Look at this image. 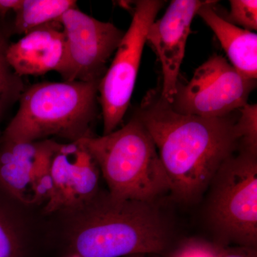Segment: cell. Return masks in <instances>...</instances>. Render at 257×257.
I'll list each match as a JSON object with an SVG mask.
<instances>
[{
    "mask_svg": "<svg viewBox=\"0 0 257 257\" xmlns=\"http://www.w3.org/2000/svg\"><path fill=\"white\" fill-rule=\"evenodd\" d=\"M236 111L220 117L181 114L159 89L144 98L135 114L153 140L170 192L179 200H197L221 165L239 150Z\"/></svg>",
    "mask_w": 257,
    "mask_h": 257,
    "instance_id": "obj_1",
    "label": "cell"
},
{
    "mask_svg": "<svg viewBox=\"0 0 257 257\" xmlns=\"http://www.w3.org/2000/svg\"><path fill=\"white\" fill-rule=\"evenodd\" d=\"M84 206V205H83ZM70 239L69 254L79 257L162 255L172 243L168 223L155 202L96 194Z\"/></svg>",
    "mask_w": 257,
    "mask_h": 257,
    "instance_id": "obj_2",
    "label": "cell"
},
{
    "mask_svg": "<svg viewBox=\"0 0 257 257\" xmlns=\"http://www.w3.org/2000/svg\"><path fill=\"white\" fill-rule=\"evenodd\" d=\"M99 82H45L24 90L3 141L36 142L51 136L69 143L93 136Z\"/></svg>",
    "mask_w": 257,
    "mask_h": 257,
    "instance_id": "obj_3",
    "label": "cell"
},
{
    "mask_svg": "<svg viewBox=\"0 0 257 257\" xmlns=\"http://www.w3.org/2000/svg\"><path fill=\"white\" fill-rule=\"evenodd\" d=\"M77 141L96 161L111 197L155 202L170 192L155 144L136 114L119 130Z\"/></svg>",
    "mask_w": 257,
    "mask_h": 257,
    "instance_id": "obj_4",
    "label": "cell"
},
{
    "mask_svg": "<svg viewBox=\"0 0 257 257\" xmlns=\"http://www.w3.org/2000/svg\"><path fill=\"white\" fill-rule=\"evenodd\" d=\"M213 177L208 217L224 247L235 243L256 251L257 153L239 148Z\"/></svg>",
    "mask_w": 257,
    "mask_h": 257,
    "instance_id": "obj_5",
    "label": "cell"
},
{
    "mask_svg": "<svg viewBox=\"0 0 257 257\" xmlns=\"http://www.w3.org/2000/svg\"><path fill=\"white\" fill-rule=\"evenodd\" d=\"M165 2H135L133 20L116 49L114 60L98 86L102 110L104 135L116 130L130 105L136 83L149 28Z\"/></svg>",
    "mask_w": 257,
    "mask_h": 257,
    "instance_id": "obj_6",
    "label": "cell"
},
{
    "mask_svg": "<svg viewBox=\"0 0 257 257\" xmlns=\"http://www.w3.org/2000/svg\"><path fill=\"white\" fill-rule=\"evenodd\" d=\"M256 80L243 77L223 56L214 54L187 84L178 82L170 106L181 114L220 117L248 104Z\"/></svg>",
    "mask_w": 257,
    "mask_h": 257,
    "instance_id": "obj_7",
    "label": "cell"
},
{
    "mask_svg": "<svg viewBox=\"0 0 257 257\" xmlns=\"http://www.w3.org/2000/svg\"><path fill=\"white\" fill-rule=\"evenodd\" d=\"M64 35V55L57 71L66 82H100L106 64L124 32L111 23L99 21L69 9L58 20Z\"/></svg>",
    "mask_w": 257,
    "mask_h": 257,
    "instance_id": "obj_8",
    "label": "cell"
},
{
    "mask_svg": "<svg viewBox=\"0 0 257 257\" xmlns=\"http://www.w3.org/2000/svg\"><path fill=\"white\" fill-rule=\"evenodd\" d=\"M209 0H173L165 15L149 28L147 42L156 52L162 64L160 95L169 104L175 96L179 71L185 53L193 19Z\"/></svg>",
    "mask_w": 257,
    "mask_h": 257,
    "instance_id": "obj_9",
    "label": "cell"
},
{
    "mask_svg": "<svg viewBox=\"0 0 257 257\" xmlns=\"http://www.w3.org/2000/svg\"><path fill=\"white\" fill-rule=\"evenodd\" d=\"M53 194L45 210L52 212L87 204L97 194L100 170L78 141L59 144L51 162Z\"/></svg>",
    "mask_w": 257,
    "mask_h": 257,
    "instance_id": "obj_10",
    "label": "cell"
},
{
    "mask_svg": "<svg viewBox=\"0 0 257 257\" xmlns=\"http://www.w3.org/2000/svg\"><path fill=\"white\" fill-rule=\"evenodd\" d=\"M64 35L59 22L42 25L9 43L6 60L19 77L42 75L60 68L64 55Z\"/></svg>",
    "mask_w": 257,
    "mask_h": 257,
    "instance_id": "obj_11",
    "label": "cell"
},
{
    "mask_svg": "<svg viewBox=\"0 0 257 257\" xmlns=\"http://www.w3.org/2000/svg\"><path fill=\"white\" fill-rule=\"evenodd\" d=\"M58 145L51 140L3 141L0 148V186L25 204H37L35 176L42 157Z\"/></svg>",
    "mask_w": 257,
    "mask_h": 257,
    "instance_id": "obj_12",
    "label": "cell"
},
{
    "mask_svg": "<svg viewBox=\"0 0 257 257\" xmlns=\"http://www.w3.org/2000/svg\"><path fill=\"white\" fill-rule=\"evenodd\" d=\"M209 0L198 10L197 15L215 34L231 66L245 78L257 79V35L226 21L216 13Z\"/></svg>",
    "mask_w": 257,
    "mask_h": 257,
    "instance_id": "obj_13",
    "label": "cell"
},
{
    "mask_svg": "<svg viewBox=\"0 0 257 257\" xmlns=\"http://www.w3.org/2000/svg\"><path fill=\"white\" fill-rule=\"evenodd\" d=\"M74 8H77L74 0H23L15 13V32L25 35L42 25L58 21L67 10Z\"/></svg>",
    "mask_w": 257,
    "mask_h": 257,
    "instance_id": "obj_14",
    "label": "cell"
},
{
    "mask_svg": "<svg viewBox=\"0 0 257 257\" xmlns=\"http://www.w3.org/2000/svg\"><path fill=\"white\" fill-rule=\"evenodd\" d=\"M8 45L6 34L0 30V124L5 112L20 100L25 89L23 79L15 73L6 60Z\"/></svg>",
    "mask_w": 257,
    "mask_h": 257,
    "instance_id": "obj_15",
    "label": "cell"
},
{
    "mask_svg": "<svg viewBox=\"0 0 257 257\" xmlns=\"http://www.w3.org/2000/svg\"><path fill=\"white\" fill-rule=\"evenodd\" d=\"M35 251L17 234L14 224L0 207V257H35Z\"/></svg>",
    "mask_w": 257,
    "mask_h": 257,
    "instance_id": "obj_16",
    "label": "cell"
},
{
    "mask_svg": "<svg viewBox=\"0 0 257 257\" xmlns=\"http://www.w3.org/2000/svg\"><path fill=\"white\" fill-rule=\"evenodd\" d=\"M236 128L240 136L239 148L257 153V106L246 104L239 109Z\"/></svg>",
    "mask_w": 257,
    "mask_h": 257,
    "instance_id": "obj_17",
    "label": "cell"
},
{
    "mask_svg": "<svg viewBox=\"0 0 257 257\" xmlns=\"http://www.w3.org/2000/svg\"><path fill=\"white\" fill-rule=\"evenodd\" d=\"M230 11L226 18H222L243 30L256 31V0H230Z\"/></svg>",
    "mask_w": 257,
    "mask_h": 257,
    "instance_id": "obj_18",
    "label": "cell"
},
{
    "mask_svg": "<svg viewBox=\"0 0 257 257\" xmlns=\"http://www.w3.org/2000/svg\"><path fill=\"white\" fill-rule=\"evenodd\" d=\"M217 246L199 241L184 243L176 250L172 257H216Z\"/></svg>",
    "mask_w": 257,
    "mask_h": 257,
    "instance_id": "obj_19",
    "label": "cell"
},
{
    "mask_svg": "<svg viewBox=\"0 0 257 257\" xmlns=\"http://www.w3.org/2000/svg\"><path fill=\"white\" fill-rule=\"evenodd\" d=\"M241 251L226 250L224 247L217 246L216 257H256V251L244 248H241Z\"/></svg>",
    "mask_w": 257,
    "mask_h": 257,
    "instance_id": "obj_20",
    "label": "cell"
},
{
    "mask_svg": "<svg viewBox=\"0 0 257 257\" xmlns=\"http://www.w3.org/2000/svg\"><path fill=\"white\" fill-rule=\"evenodd\" d=\"M23 0H0V18H5L10 12H16Z\"/></svg>",
    "mask_w": 257,
    "mask_h": 257,
    "instance_id": "obj_21",
    "label": "cell"
},
{
    "mask_svg": "<svg viewBox=\"0 0 257 257\" xmlns=\"http://www.w3.org/2000/svg\"><path fill=\"white\" fill-rule=\"evenodd\" d=\"M145 255H133V256H128L125 257H145Z\"/></svg>",
    "mask_w": 257,
    "mask_h": 257,
    "instance_id": "obj_22",
    "label": "cell"
},
{
    "mask_svg": "<svg viewBox=\"0 0 257 257\" xmlns=\"http://www.w3.org/2000/svg\"><path fill=\"white\" fill-rule=\"evenodd\" d=\"M67 257H79V256H77V255L69 254L68 256H67Z\"/></svg>",
    "mask_w": 257,
    "mask_h": 257,
    "instance_id": "obj_23",
    "label": "cell"
}]
</instances>
